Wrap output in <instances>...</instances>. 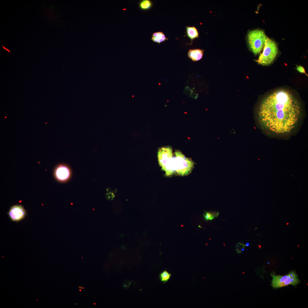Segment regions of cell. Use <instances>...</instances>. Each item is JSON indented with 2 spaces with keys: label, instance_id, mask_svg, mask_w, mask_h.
<instances>
[{
  "label": "cell",
  "instance_id": "cell-1",
  "mask_svg": "<svg viewBox=\"0 0 308 308\" xmlns=\"http://www.w3.org/2000/svg\"><path fill=\"white\" fill-rule=\"evenodd\" d=\"M301 112L300 102L290 91L284 89L271 93L262 101L258 117L264 128L277 134L289 133L295 127Z\"/></svg>",
  "mask_w": 308,
  "mask_h": 308
},
{
  "label": "cell",
  "instance_id": "cell-2",
  "mask_svg": "<svg viewBox=\"0 0 308 308\" xmlns=\"http://www.w3.org/2000/svg\"><path fill=\"white\" fill-rule=\"evenodd\" d=\"M173 159V167L175 173L181 176L187 175L191 172L194 165V162L187 158L180 151L175 152Z\"/></svg>",
  "mask_w": 308,
  "mask_h": 308
},
{
  "label": "cell",
  "instance_id": "cell-3",
  "mask_svg": "<svg viewBox=\"0 0 308 308\" xmlns=\"http://www.w3.org/2000/svg\"><path fill=\"white\" fill-rule=\"evenodd\" d=\"M157 155L159 165L165 171L166 175L169 176L173 174L175 171L172 149L168 147L160 148L158 150Z\"/></svg>",
  "mask_w": 308,
  "mask_h": 308
},
{
  "label": "cell",
  "instance_id": "cell-4",
  "mask_svg": "<svg viewBox=\"0 0 308 308\" xmlns=\"http://www.w3.org/2000/svg\"><path fill=\"white\" fill-rule=\"evenodd\" d=\"M272 278L271 285L273 288H278L290 285L295 286L301 282L295 270L290 271L285 275H276L272 271L270 273Z\"/></svg>",
  "mask_w": 308,
  "mask_h": 308
},
{
  "label": "cell",
  "instance_id": "cell-5",
  "mask_svg": "<svg viewBox=\"0 0 308 308\" xmlns=\"http://www.w3.org/2000/svg\"><path fill=\"white\" fill-rule=\"evenodd\" d=\"M278 52V49L276 44L273 40L268 38L262 53L256 61L262 65H269L273 62Z\"/></svg>",
  "mask_w": 308,
  "mask_h": 308
},
{
  "label": "cell",
  "instance_id": "cell-6",
  "mask_svg": "<svg viewBox=\"0 0 308 308\" xmlns=\"http://www.w3.org/2000/svg\"><path fill=\"white\" fill-rule=\"evenodd\" d=\"M268 37L262 31L256 29L250 31L248 35L249 47L255 55L260 53Z\"/></svg>",
  "mask_w": 308,
  "mask_h": 308
},
{
  "label": "cell",
  "instance_id": "cell-7",
  "mask_svg": "<svg viewBox=\"0 0 308 308\" xmlns=\"http://www.w3.org/2000/svg\"><path fill=\"white\" fill-rule=\"evenodd\" d=\"M8 214L10 219L14 221H19L24 218L26 212L21 205L13 206L10 209Z\"/></svg>",
  "mask_w": 308,
  "mask_h": 308
},
{
  "label": "cell",
  "instance_id": "cell-8",
  "mask_svg": "<svg viewBox=\"0 0 308 308\" xmlns=\"http://www.w3.org/2000/svg\"><path fill=\"white\" fill-rule=\"evenodd\" d=\"M55 174L58 180L64 181L67 180L69 178L70 172L69 169L67 167L60 165L56 169Z\"/></svg>",
  "mask_w": 308,
  "mask_h": 308
},
{
  "label": "cell",
  "instance_id": "cell-9",
  "mask_svg": "<svg viewBox=\"0 0 308 308\" xmlns=\"http://www.w3.org/2000/svg\"><path fill=\"white\" fill-rule=\"evenodd\" d=\"M203 50L199 49H190L188 53L189 57L193 61H197L202 58Z\"/></svg>",
  "mask_w": 308,
  "mask_h": 308
},
{
  "label": "cell",
  "instance_id": "cell-10",
  "mask_svg": "<svg viewBox=\"0 0 308 308\" xmlns=\"http://www.w3.org/2000/svg\"><path fill=\"white\" fill-rule=\"evenodd\" d=\"M186 33L187 37L191 40V44L193 40L199 37V33L197 29L195 27H186Z\"/></svg>",
  "mask_w": 308,
  "mask_h": 308
},
{
  "label": "cell",
  "instance_id": "cell-11",
  "mask_svg": "<svg viewBox=\"0 0 308 308\" xmlns=\"http://www.w3.org/2000/svg\"><path fill=\"white\" fill-rule=\"evenodd\" d=\"M168 39V38H166L164 33L161 31L153 33L151 38L152 41L159 44Z\"/></svg>",
  "mask_w": 308,
  "mask_h": 308
},
{
  "label": "cell",
  "instance_id": "cell-12",
  "mask_svg": "<svg viewBox=\"0 0 308 308\" xmlns=\"http://www.w3.org/2000/svg\"><path fill=\"white\" fill-rule=\"evenodd\" d=\"M153 5L152 2L149 0H143L141 1L139 4V8L144 11L150 9Z\"/></svg>",
  "mask_w": 308,
  "mask_h": 308
},
{
  "label": "cell",
  "instance_id": "cell-13",
  "mask_svg": "<svg viewBox=\"0 0 308 308\" xmlns=\"http://www.w3.org/2000/svg\"><path fill=\"white\" fill-rule=\"evenodd\" d=\"M171 274L166 270L162 271L159 275V279L161 281L164 283L167 282L170 279Z\"/></svg>",
  "mask_w": 308,
  "mask_h": 308
},
{
  "label": "cell",
  "instance_id": "cell-14",
  "mask_svg": "<svg viewBox=\"0 0 308 308\" xmlns=\"http://www.w3.org/2000/svg\"><path fill=\"white\" fill-rule=\"evenodd\" d=\"M219 213L218 212H206L203 214V216L206 220H212L215 217H217Z\"/></svg>",
  "mask_w": 308,
  "mask_h": 308
},
{
  "label": "cell",
  "instance_id": "cell-15",
  "mask_svg": "<svg viewBox=\"0 0 308 308\" xmlns=\"http://www.w3.org/2000/svg\"><path fill=\"white\" fill-rule=\"evenodd\" d=\"M297 70L300 72L305 73L304 68L302 66H299L297 67Z\"/></svg>",
  "mask_w": 308,
  "mask_h": 308
},
{
  "label": "cell",
  "instance_id": "cell-16",
  "mask_svg": "<svg viewBox=\"0 0 308 308\" xmlns=\"http://www.w3.org/2000/svg\"><path fill=\"white\" fill-rule=\"evenodd\" d=\"M106 197L109 200H112V199H113L114 196V195L113 194H112L111 193H109L108 194H107L106 196Z\"/></svg>",
  "mask_w": 308,
  "mask_h": 308
},
{
  "label": "cell",
  "instance_id": "cell-17",
  "mask_svg": "<svg viewBox=\"0 0 308 308\" xmlns=\"http://www.w3.org/2000/svg\"><path fill=\"white\" fill-rule=\"evenodd\" d=\"M249 244L248 243H247L245 245V246H248L249 245Z\"/></svg>",
  "mask_w": 308,
  "mask_h": 308
},
{
  "label": "cell",
  "instance_id": "cell-18",
  "mask_svg": "<svg viewBox=\"0 0 308 308\" xmlns=\"http://www.w3.org/2000/svg\"><path fill=\"white\" fill-rule=\"evenodd\" d=\"M79 287L81 289H84V288L82 286H79Z\"/></svg>",
  "mask_w": 308,
  "mask_h": 308
},
{
  "label": "cell",
  "instance_id": "cell-19",
  "mask_svg": "<svg viewBox=\"0 0 308 308\" xmlns=\"http://www.w3.org/2000/svg\"><path fill=\"white\" fill-rule=\"evenodd\" d=\"M259 248H261V246L260 245H259Z\"/></svg>",
  "mask_w": 308,
  "mask_h": 308
},
{
  "label": "cell",
  "instance_id": "cell-20",
  "mask_svg": "<svg viewBox=\"0 0 308 308\" xmlns=\"http://www.w3.org/2000/svg\"><path fill=\"white\" fill-rule=\"evenodd\" d=\"M289 224L288 223H286V224H287V225H288V224Z\"/></svg>",
  "mask_w": 308,
  "mask_h": 308
},
{
  "label": "cell",
  "instance_id": "cell-21",
  "mask_svg": "<svg viewBox=\"0 0 308 308\" xmlns=\"http://www.w3.org/2000/svg\"><path fill=\"white\" fill-rule=\"evenodd\" d=\"M267 263H268V264H269V263H270L269 262H268Z\"/></svg>",
  "mask_w": 308,
  "mask_h": 308
}]
</instances>
